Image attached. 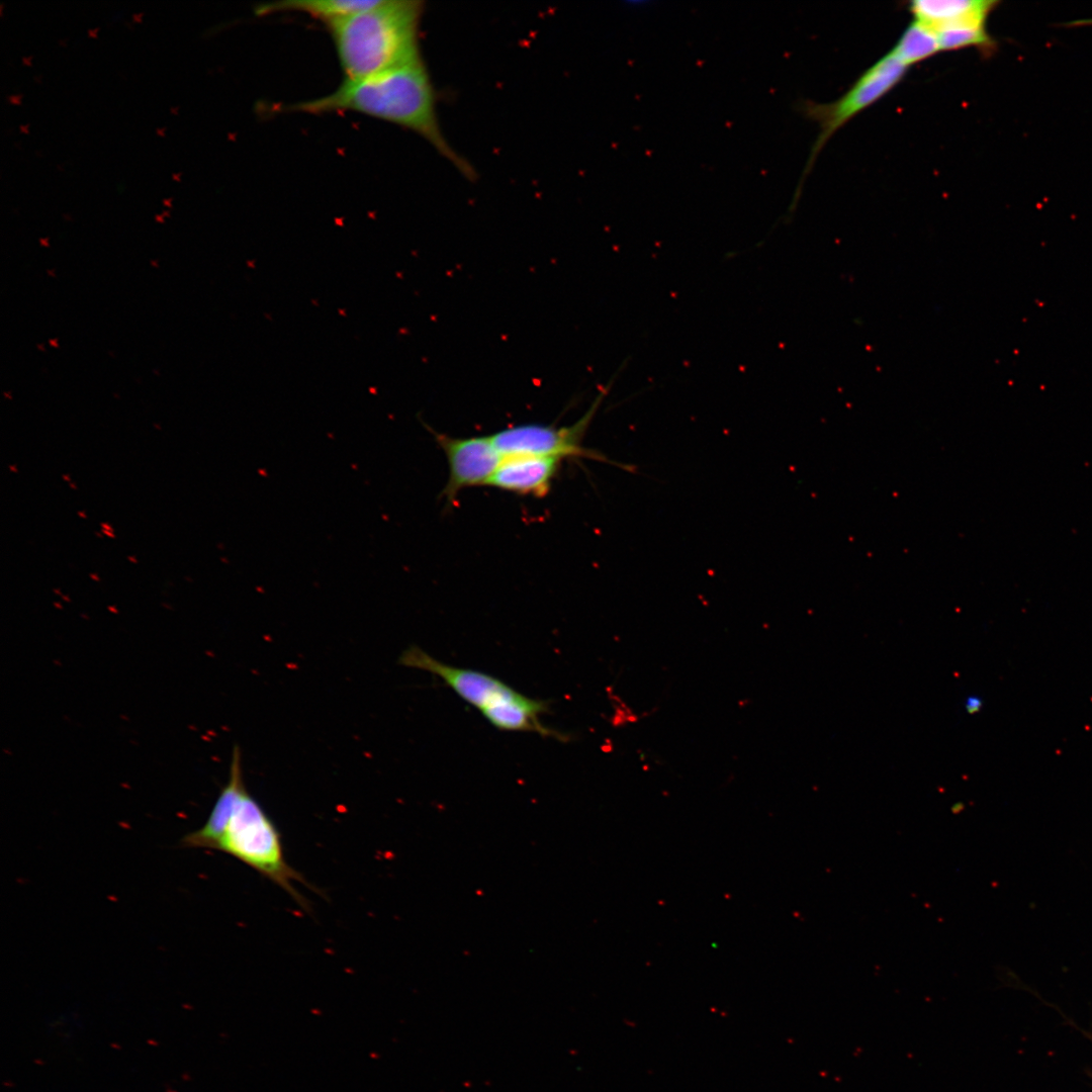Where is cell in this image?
Wrapping results in <instances>:
<instances>
[{
	"label": "cell",
	"instance_id": "obj_5",
	"mask_svg": "<svg viewBox=\"0 0 1092 1092\" xmlns=\"http://www.w3.org/2000/svg\"><path fill=\"white\" fill-rule=\"evenodd\" d=\"M908 69L889 51L861 73L838 99L829 103L807 100L799 105L800 111L808 119L816 122L820 131L812 146L792 205L797 203L806 176L830 138L854 116L895 88L905 77Z\"/></svg>",
	"mask_w": 1092,
	"mask_h": 1092
},
{
	"label": "cell",
	"instance_id": "obj_6",
	"mask_svg": "<svg viewBox=\"0 0 1092 1092\" xmlns=\"http://www.w3.org/2000/svg\"><path fill=\"white\" fill-rule=\"evenodd\" d=\"M612 382L613 379L597 395L585 414L570 426L517 425L503 429L490 435V438L504 457L534 455L560 460L565 457L606 460L605 456L585 448L582 440Z\"/></svg>",
	"mask_w": 1092,
	"mask_h": 1092
},
{
	"label": "cell",
	"instance_id": "obj_3",
	"mask_svg": "<svg viewBox=\"0 0 1092 1092\" xmlns=\"http://www.w3.org/2000/svg\"><path fill=\"white\" fill-rule=\"evenodd\" d=\"M424 3L380 0L328 26L345 79L354 80L423 60L420 25Z\"/></svg>",
	"mask_w": 1092,
	"mask_h": 1092
},
{
	"label": "cell",
	"instance_id": "obj_13",
	"mask_svg": "<svg viewBox=\"0 0 1092 1092\" xmlns=\"http://www.w3.org/2000/svg\"><path fill=\"white\" fill-rule=\"evenodd\" d=\"M983 707V700L980 696L971 695L965 702L966 711L969 714H975L981 711Z\"/></svg>",
	"mask_w": 1092,
	"mask_h": 1092
},
{
	"label": "cell",
	"instance_id": "obj_12",
	"mask_svg": "<svg viewBox=\"0 0 1092 1092\" xmlns=\"http://www.w3.org/2000/svg\"><path fill=\"white\" fill-rule=\"evenodd\" d=\"M940 52L975 48L987 55L996 49V41L990 35L987 25L959 24L933 30Z\"/></svg>",
	"mask_w": 1092,
	"mask_h": 1092
},
{
	"label": "cell",
	"instance_id": "obj_8",
	"mask_svg": "<svg viewBox=\"0 0 1092 1092\" xmlns=\"http://www.w3.org/2000/svg\"><path fill=\"white\" fill-rule=\"evenodd\" d=\"M560 461L534 455L504 457L488 486L522 495L542 496L549 491Z\"/></svg>",
	"mask_w": 1092,
	"mask_h": 1092
},
{
	"label": "cell",
	"instance_id": "obj_11",
	"mask_svg": "<svg viewBox=\"0 0 1092 1092\" xmlns=\"http://www.w3.org/2000/svg\"><path fill=\"white\" fill-rule=\"evenodd\" d=\"M904 66L910 68L940 52L935 32L912 20L890 51Z\"/></svg>",
	"mask_w": 1092,
	"mask_h": 1092
},
{
	"label": "cell",
	"instance_id": "obj_16",
	"mask_svg": "<svg viewBox=\"0 0 1092 1092\" xmlns=\"http://www.w3.org/2000/svg\"><path fill=\"white\" fill-rule=\"evenodd\" d=\"M101 526H102V527H103V528H104L105 530H110V531H112V528H111V527H110V526H109L108 524H106V523H101Z\"/></svg>",
	"mask_w": 1092,
	"mask_h": 1092
},
{
	"label": "cell",
	"instance_id": "obj_15",
	"mask_svg": "<svg viewBox=\"0 0 1092 1092\" xmlns=\"http://www.w3.org/2000/svg\"><path fill=\"white\" fill-rule=\"evenodd\" d=\"M963 809H964V805H963L962 803H956V804H954V805H953V806L951 807V812H952L953 814H959L960 812H962V811H963Z\"/></svg>",
	"mask_w": 1092,
	"mask_h": 1092
},
{
	"label": "cell",
	"instance_id": "obj_7",
	"mask_svg": "<svg viewBox=\"0 0 1092 1092\" xmlns=\"http://www.w3.org/2000/svg\"><path fill=\"white\" fill-rule=\"evenodd\" d=\"M448 463V479L442 491L451 504L458 493L469 487L488 485L504 456L490 436L454 438L434 433Z\"/></svg>",
	"mask_w": 1092,
	"mask_h": 1092
},
{
	"label": "cell",
	"instance_id": "obj_1",
	"mask_svg": "<svg viewBox=\"0 0 1092 1092\" xmlns=\"http://www.w3.org/2000/svg\"><path fill=\"white\" fill-rule=\"evenodd\" d=\"M185 848L224 852L268 879L305 910V898L295 883L314 889L291 867L285 856L281 834L260 803L248 791L242 765V753L234 746L229 780L204 824L181 839Z\"/></svg>",
	"mask_w": 1092,
	"mask_h": 1092
},
{
	"label": "cell",
	"instance_id": "obj_4",
	"mask_svg": "<svg viewBox=\"0 0 1092 1092\" xmlns=\"http://www.w3.org/2000/svg\"><path fill=\"white\" fill-rule=\"evenodd\" d=\"M399 663L440 677L499 730L535 732L561 741L568 739L541 722V715L549 711L548 702L526 697L494 676L446 664L418 646L404 650Z\"/></svg>",
	"mask_w": 1092,
	"mask_h": 1092
},
{
	"label": "cell",
	"instance_id": "obj_17",
	"mask_svg": "<svg viewBox=\"0 0 1092 1092\" xmlns=\"http://www.w3.org/2000/svg\"><path fill=\"white\" fill-rule=\"evenodd\" d=\"M103 533H104L105 535H107V536L111 537V538H113V537H114V534H112V532H109V531H107V530H103Z\"/></svg>",
	"mask_w": 1092,
	"mask_h": 1092
},
{
	"label": "cell",
	"instance_id": "obj_18",
	"mask_svg": "<svg viewBox=\"0 0 1092 1092\" xmlns=\"http://www.w3.org/2000/svg\"><path fill=\"white\" fill-rule=\"evenodd\" d=\"M79 515L82 516V517H85V515L83 513H81V512H79Z\"/></svg>",
	"mask_w": 1092,
	"mask_h": 1092
},
{
	"label": "cell",
	"instance_id": "obj_2",
	"mask_svg": "<svg viewBox=\"0 0 1092 1092\" xmlns=\"http://www.w3.org/2000/svg\"><path fill=\"white\" fill-rule=\"evenodd\" d=\"M285 110L310 114L351 111L393 123L426 140L465 177H474L470 164L442 132L434 87L423 60L360 79H345L332 93L287 105Z\"/></svg>",
	"mask_w": 1092,
	"mask_h": 1092
},
{
	"label": "cell",
	"instance_id": "obj_10",
	"mask_svg": "<svg viewBox=\"0 0 1092 1092\" xmlns=\"http://www.w3.org/2000/svg\"><path fill=\"white\" fill-rule=\"evenodd\" d=\"M380 0H287L262 3L255 7L258 16L278 12H301L327 25L376 6Z\"/></svg>",
	"mask_w": 1092,
	"mask_h": 1092
},
{
	"label": "cell",
	"instance_id": "obj_9",
	"mask_svg": "<svg viewBox=\"0 0 1092 1092\" xmlns=\"http://www.w3.org/2000/svg\"><path fill=\"white\" fill-rule=\"evenodd\" d=\"M997 0H913L907 5L913 20L932 30L959 24L987 25Z\"/></svg>",
	"mask_w": 1092,
	"mask_h": 1092
},
{
	"label": "cell",
	"instance_id": "obj_14",
	"mask_svg": "<svg viewBox=\"0 0 1092 1092\" xmlns=\"http://www.w3.org/2000/svg\"><path fill=\"white\" fill-rule=\"evenodd\" d=\"M1065 25L1068 26V27L1092 25V19L1075 20V21L1068 22Z\"/></svg>",
	"mask_w": 1092,
	"mask_h": 1092
}]
</instances>
